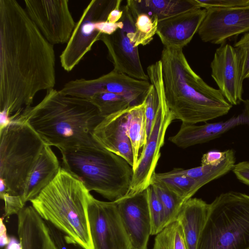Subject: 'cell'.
Segmentation results:
<instances>
[{
    "mask_svg": "<svg viewBox=\"0 0 249 249\" xmlns=\"http://www.w3.org/2000/svg\"><path fill=\"white\" fill-rule=\"evenodd\" d=\"M53 45L15 0H0V125L55 85Z\"/></svg>",
    "mask_w": 249,
    "mask_h": 249,
    "instance_id": "6da1fadb",
    "label": "cell"
},
{
    "mask_svg": "<svg viewBox=\"0 0 249 249\" xmlns=\"http://www.w3.org/2000/svg\"><path fill=\"white\" fill-rule=\"evenodd\" d=\"M18 118L26 121L45 145L59 150L94 142L93 131L104 118L89 100L54 89Z\"/></svg>",
    "mask_w": 249,
    "mask_h": 249,
    "instance_id": "7a4b0ae2",
    "label": "cell"
},
{
    "mask_svg": "<svg viewBox=\"0 0 249 249\" xmlns=\"http://www.w3.org/2000/svg\"><path fill=\"white\" fill-rule=\"evenodd\" d=\"M166 104L175 119L195 124L227 114L231 105L191 68L182 49L164 47L160 59Z\"/></svg>",
    "mask_w": 249,
    "mask_h": 249,
    "instance_id": "3957f363",
    "label": "cell"
},
{
    "mask_svg": "<svg viewBox=\"0 0 249 249\" xmlns=\"http://www.w3.org/2000/svg\"><path fill=\"white\" fill-rule=\"evenodd\" d=\"M91 194L76 177L61 167L53 180L32 206L46 222L85 249H94L88 206Z\"/></svg>",
    "mask_w": 249,
    "mask_h": 249,
    "instance_id": "277c9868",
    "label": "cell"
},
{
    "mask_svg": "<svg viewBox=\"0 0 249 249\" xmlns=\"http://www.w3.org/2000/svg\"><path fill=\"white\" fill-rule=\"evenodd\" d=\"M62 168L89 191L110 201L126 196L133 175L132 167L96 141L89 144L60 150Z\"/></svg>",
    "mask_w": 249,
    "mask_h": 249,
    "instance_id": "5b68a950",
    "label": "cell"
},
{
    "mask_svg": "<svg viewBox=\"0 0 249 249\" xmlns=\"http://www.w3.org/2000/svg\"><path fill=\"white\" fill-rule=\"evenodd\" d=\"M196 249H249V195L230 191L209 204Z\"/></svg>",
    "mask_w": 249,
    "mask_h": 249,
    "instance_id": "8992f818",
    "label": "cell"
},
{
    "mask_svg": "<svg viewBox=\"0 0 249 249\" xmlns=\"http://www.w3.org/2000/svg\"><path fill=\"white\" fill-rule=\"evenodd\" d=\"M45 145L31 126L18 118L0 130V181L6 191L22 196Z\"/></svg>",
    "mask_w": 249,
    "mask_h": 249,
    "instance_id": "52a82bcc",
    "label": "cell"
},
{
    "mask_svg": "<svg viewBox=\"0 0 249 249\" xmlns=\"http://www.w3.org/2000/svg\"><path fill=\"white\" fill-rule=\"evenodd\" d=\"M118 0H92L84 10L76 22L71 36L60 56L63 69L69 72L91 50L102 35L95 26L98 21L107 20Z\"/></svg>",
    "mask_w": 249,
    "mask_h": 249,
    "instance_id": "ba28073f",
    "label": "cell"
},
{
    "mask_svg": "<svg viewBox=\"0 0 249 249\" xmlns=\"http://www.w3.org/2000/svg\"><path fill=\"white\" fill-rule=\"evenodd\" d=\"M175 119L166 104L163 85L153 125L133 171L130 188L127 196L139 193L150 185L160 156V150L164 142L167 129Z\"/></svg>",
    "mask_w": 249,
    "mask_h": 249,
    "instance_id": "9c48e42d",
    "label": "cell"
},
{
    "mask_svg": "<svg viewBox=\"0 0 249 249\" xmlns=\"http://www.w3.org/2000/svg\"><path fill=\"white\" fill-rule=\"evenodd\" d=\"M88 215L94 249H131L115 201H101L91 195Z\"/></svg>",
    "mask_w": 249,
    "mask_h": 249,
    "instance_id": "30bf717a",
    "label": "cell"
},
{
    "mask_svg": "<svg viewBox=\"0 0 249 249\" xmlns=\"http://www.w3.org/2000/svg\"><path fill=\"white\" fill-rule=\"evenodd\" d=\"M123 14L120 21L124 23L122 29L110 35L102 34L99 38L107 49L108 58L113 70L133 78L148 81L149 77L142 68L138 47L134 45L135 18L125 5L122 8Z\"/></svg>",
    "mask_w": 249,
    "mask_h": 249,
    "instance_id": "8fae6325",
    "label": "cell"
},
{
    "mask_svg": "<svg viewBox=\"0 0 249 249\" xmlns=\"http://www.w3.org/2000/svg\"><path fill=\"white\" fill-rule=\"evenodd\" d=\"M151 87L149 81L133 78L112 70L97 78L79 79L66 83L60 89L65 95L89 100L95 94L107 92L125 96L133 103H141Z\"/></svg>",
    "mask_w": 249,
    "mask_h": 249,
    "instance_id": "7c38bea8",
    "label": "cell"
},
{
    "mask_svg": "<svg viewBox=\"0 0 249 249\" xmlns=\"http://www.w3.org/2000/svg\"><path fill=\"white\" fill-rule=\"evenodd\" d=\"M68 0H26L25 10L30 19L51 44L68 43L76 22Z\"/></svg>",
    "mask_w": 249,
    "mask_h": 249,
    "instance_id": "4fadbf2b",
    "label": "cell"
},
{
    "mask_svg": "<svg viewBox=\"0 0 249 249\" xmlns=\"http://www.w3.org/2000/svg\"><path fill=\"white\" fill-rule=\"evenodd\" d=\"M248 32L249 5L207 9L197 33L203 42L221 45L231 38Z\"/></svg>",
    "mask_w": 249,
    "mask_h": 249,
    "instance_id": "5bb4252c",
    "label": "cell"
},
{
    "mask_svg": "<svg viewBox=\"0 0 249 249\" xmlns=\"http://www.w3.org/2000/svg\"><path fill=\"white\" fill-rule=\"evenodd\" d=\"M210 67L211 76L226 100L232 106L243 102L242 63L236 49L228 43L221 44Z\"/></svg>",
    "mask_w": 249,
    "mask_h": 249,
    "instance_id": "9a60e30c",
    "label": "cell"
},
{
    "mask_svg": "<svg viewBox=\"0 0 249 249\" xmlns=\"http://www.w3.org/2000/svg\"><path fill=\"white\" fill-rule=\"evenodd\" d=\"M115 201L131 249H147L152 231L147 189Z\"/></svg>",
    "mask_w": 249,
    "mask_h": 249,
    "instance_id": "2e32d148",
    "label": "cell"
},
{
    "mask_svg": "<svg viewBox=\"0 0 249 249\" xmlns=\"http://www.w3.org/2000/svg\"><path fill=\"white\" fill-rule=\"evenodd\" d=\"M243 103L242 112L227 121L199 125L182 123L178 132L169 140L179 147L186 148L214 139L237 126L249 124V99Z\"/></svg>",
    "mask_w": 249,
    "mask_h": 249,
    "instance_id": "e0dca14e",
    "label": "cell"
},
{
    "mask_svg": "<svg viewBox=\"0 0 249 249\" xmlns=\"http://www.w3.org/2000/svg\"><path fill=\"white\" fill-rule=\"evenodd\" d=\"M206 13V9L196 8L159 21L156 34L164 47L182 49L198 32Z\"/></svg>",
    "mask_w": 249,
    "mask_h": 249,
    "instance_id": "ac0fdd59",
    "label": "cell"
},
{
    "mask_svg": "<svg viewBox=\"0 0 249 249\" xmlns=\"http://www.w3.org/2000/svg\"><path fill=\"white\" fill-rule=\"evenodd\" d=\"M128 108L105 117L94 129L93 137L104 148L124 159L133 168V150L125 127Z\"/></svg>",
    "mask_w": 249,
    "mask_h": 249,
    "instance_id": "d6986e66",
    "label": "cell"
},
{
    "mask_svg": "<svg viewBox=\"0 0 249 249\" xmlns=\"http://www.w3.org/2000/svg\"><path fill=\"white\" fill-rule=\"evenodd\" d=\"M17 215L22 249H57L46 222L32 206L24 207Z\"/></svg>",
    "mask_w": 249,
    "mask_h": 249,
    "instance_id": "ffe728a7",
    "label": "cell"
},
{
    "mask_svg": "<svg viewBox=\"0 0 249 249\" xmlns=\"http://www.w3.org/2000/svg\"><path fill=\"white\" fill-rule=\"evenodd\" d=\"M61 166L51 146L45 145L31 171L22 198L25 204L36 198L55 178Z\"/></svg>",
    "mask_w": 249,
    "mask_h": 249,
    "instance_id": "44dd1931",
    "label": "cell"
},
{
    "mask_svg": "<svg viewBox=\"0 0 249 249\" xmlns=\"http://www.w3.org/2000/svg\"><path fill=\"white\" fill-rule=\"evenodd\" d=\"M209 211V204L200 198H191L182 206L177 220L182 226L188 249H196Z\"/></svg>",
    "mask_w": 249,
    "mask_h": 249,
    "instance_id": "7402d4cb",
    "label": "cell"
},
{
    "mask_svg": "<svg viewBox=\"0 0 249 249\" xmlns=\"http://www.w3.org/2000/svg\"><path fill=\"white\" fill-rule=\"evenodd\" d=\"M126 5L135 18L141 14L159 21L184 12L201 8L195 0H127Z\"/></svg>",
    "mask_w": 249,
    "mask_h": 249,
    "instance_id": "603a6c76",
    "label": "cell"
},
{
    "mask_svg": "<svg viewBox=\"0 0 249 249\" xmlns=\"http://www.w3.org/2000/svg\"><path fill=\"white\" fill-rule=\"evenodd\" d=\"M145 109L146 103L143 99L141 103L129 107L127 115L125 127L133 150V171L140 157L139 151L143 148L147 140Z\"/></svg>",
    "mask_w": 249,
    "mask_h": 249,
    "instance_id": "cb8c5ba5",
    "label": "cell"
},
{
    "mask_svg": "<svg viewBox=\"0 0 249 249\" xmlns=\"http://www.w3.org/2000/svg\"><path fill=\"white\" fill-rule=\"evenodd\" d=\"M235 162L234 151L228 150L225 160L220 163L213 165H201L190 169L174 168L178 173L188 176L196 180L200 189L208 183L225 175L232 170Z\"/></svg>",
    "mask_w": 249,
    "mask_h": 249,
    "instance_id": "d4e9b609",
    "label": "cell"
},
{
    "mask_svg": "<svg viewBox=\"0 0 249 249\" xmlns=\"http://www.w3.org/2000/svg\"><path fill=\"white\" fill-rule=\"evenodd\" d=\"M152 178L161 182L185 202L192 198L199 189L196 180L178 173L174 169L163 173L155 172Z\"/></svg>",
    "mask_w": 249,
    "mask_h": 249,
    "instance_id": "484cf974",
    "label": "cell"
},
{
    "mask_svg": "<svg viewBox=\"0 0 249 249\" xmlns=\"http://www.w3.org/2000/svg\"><path fill=\"white\" fill-rule=\"evenodd\" d=\"M89 100L104 118L133 106L132 102L125 96L107 92L97 93Z\"/></svg>",
    "mask_w": 249,
    "mask_h": 249,
    "instance_id": "4316f807",
    "label": "cell"
},
{
    "mask_svg": "<svg viewBox=\"0 0 249 249\" xmlns=\"http://www.w3.org/2000/svg\"><path fill=\"white\" fill-rule=\"evenodd\" d=\"M150 185L154 188L163 205L167 226L177 220L178 216L185 202L161 182L153 178Z\"/></svg>",
    "mask_w": 249,
    "mask_h": 249,
    "instance_id": "83f0119b",
    "label": "cell"
},
{
    "mask_svg": "<svg viewBox=\"0 0 249 249\" xmlns=\"http://www.w3.org/2000/svg\"><path fill=\"white\" fill-rule=\"evenodd\" d=\"M135 18V46L149 44L157 33L158 19L145 14H139Z\"/></svg>",
    "mask_w": 249,
    "mask_h": 249,
    "instance_id": "f1b7e54d",
    "label": "cell"
},
{
    "mask_svg": "<svg viewBox=\"0 0 249 249\" xmlns=\"http://www.w3.org/2000/svg\"><path fill=\"white\" fill-rule=\"evenodd\" d=\"M147 189L152 226L151 235H157L166 227L165 213L153 186L150 185Z\"/></svg>",
    "mask_w": 249,
    "mask_h": 249,
    "instance_id": "f546056e",
    "label": "cell"
},
{
    "mask_svg": "<svg viewBox=\"0 0 249 249\" xmlns=\"http://www.w3.org/2000/svg\"><path fill=\"white\" fill-rule=\"evenodd\" d=\"M5 184L0 181V197L4 202V213L3 217L6 220L10 216L18 214L25 207V203L21 196L13 194L5 189Z\"/></svg>",
    "mask_w": 249,
    "mask_h": 249,
    "instance_id": "4dcf8cb0",
    "label": "cell"
},
{
    "mask_svg": "<svg viewBox=\"0 0 249 249\" xmlns=\"http://www.w3.org/2000/svg\"><path fill=\"white\" fill-rule=\"evenodd\" d=\"M233 47L240 56L243 80L249 78V32L244 34Z\"/></svg>",
    "mask_w": 249,
    "mask_h": 249,
    "instance_id": "1f68e13d",
    "label": "cell"
},
{
    "mask_svg": "<svg viewBox=\"0 0 249 249\" xmlns=\"http://www.w3.org/2000/svg\"><path fill=\"white\" fill-rule=\"evenodd\" d=\"M176 221L167 225L157 234L153 249H174V237Z\"/></svg>",
    "mask_w": 249,
    "mask_h": 249,
    "instance_id": "d6a6232c",
    "label": "cell"
},
{
    "mask_svg": "<svg viewBox=\"0 0 249 249\" xmlns=\"http://www.w3.org/2000/svg\"><path fill=\"white\" fill-rule=\"evenodd\" d=\"M200 8H230L249 5V0H195Z\"/></svg>",
    "mask_w": 249,
    "mask_h": 249,
    "instance_id": "836d02e7",
    "label": "cell"
},
{
    "mask_svg": "<svg viewBox=\"0 0 249 249\" xmlns=\"http://www.w3.org/2000/svg\"><path fill=\"white\" fill-rule=\"evenodd\" d=\"M49 230L57 249H85L55 227H51Z\"/></svg>",
    "mask_w": 249,
    "mask_h": 249,
    "instance_id": "e575fe53",
    "label": "cell"
},
{
    "mask_svg": "<svg viewBox=\"0 0 249 249\" xmlns=\"http://www.w3.org/2000/svg\"><path fill=\"white\" fill-rule=\"evenodd\" d=\"M228 150L224 151H211L203 155L201 165L218 164L226 158Z\"/></svg>",
    "mask_w": 249,
    "mask_h": 249,
    "instance_id": "d590c367",
    "label": "cell"
},
{
    "mask_svg": "<svg viewBox=\"0 0 249 249\" xmlns=\"http://www.w3.org/2000/svg\"><path fill=\"white\" fill-rule=\"evenodd\" d=\"M232 171L238 180L249 185V161H243L235 164Z\"/></svg>",
    "mask_w": 249,
    "mask_h": 249,
    "instance_id": "8d00e7d4",
    "label": "cell"
},
{
    "mask_svg": "<svg viewBox=\"0 0 249 249\" xmlns=\"http://www.w3.org/2000/svg\"><path fill=\"white\" fill-rule=\"evenodd\" d=\"M97 30L102 34L110 35L119 29H122L124 23L122 21L116 23H112L107 20L98 21L96 23Z\"/></svg>",
    "mask_w": 249,
    "mask_h": 249,
    "instance_id": "74e56055",
    "label": "cell"
},
{
    "mask_svg": "<svg viewBox=\"0 0 249 249\" xmlns=\"http://www.w3.org/2000/svg\"><path fill=\"white\" fill-rule=\"evenodd\" d=\"M174 249H188L182 226L178 220H176L174 231Z\"/></svg>",
    "mask_w": 249,
    "mask_h": 249,
    "instance_id": "f35d334b",
    "label": "cell"
},
{
    "mask_svg": "<svg viewBox=\"0 0 249 249\" xmlns=\"http://www.w3.org/2000/svg\"><path fill=\"white\" fill-rule=\"evenodd\" d=\"M122 0H118L116 7L109 14L107 20L112 23H116L121 19L123 11L120 9Z\"/></svg>",
    "mask_w": 249,
    "mask_h": 249,
    "instance_id": "ab89813d",
    "label": "cell"
},
{
    "mask_svg": "<svg viewBox=\"0 0 249 249\" xmlns=\"http://www.w3.org/2000/svg\"><path fill=\"white\" fill-rule=\"evenodd\" d=\"M4 217L0 219V245L1 247H5L9 243L10 237L7 233V229L3 222Z\"/></svg>",
    "mask_w": 249,
    "mask_h": 249,
    "instance_id": "60d3db41",
    "label": "cell"
},
{
    "mask_svg": "<svg viewBox=\"0 0 249 249\" xmlns=\"http://www.w3.org/2000/svg\"><path fill=\"white\" fill-rule=\"evenodd\" d=\"M4 249H22L21 243L14 236L10 237L8 244L5 246Z\"/></svg>",
    "mask_w": 249,
    "mask_h": 249,
    "instance_id": "b9f144b4",
    "label": "cell"
}]
</instances>
